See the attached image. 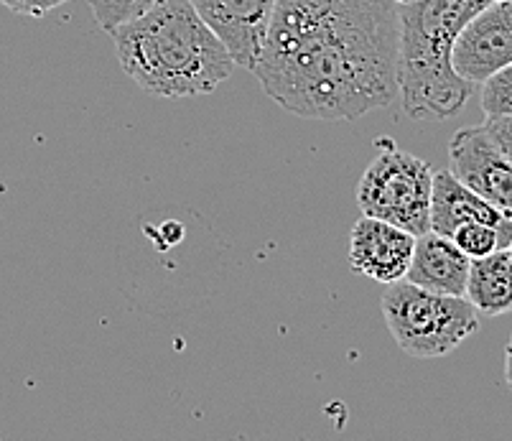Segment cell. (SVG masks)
I'll list each match as a JSON object with an SVG mask.
<instances>
[{"label": "cell", "mask_w": 512, "mask_h": 441, "mask_svg": "<svg viewBox=\"0 0 512 441\" xmlns=\"http://www.w3.org/2000/svg\"><path fill=\"white\" fill-rule=\"evenodd\" d=\"M395 0H278L253 74L306 120H357L400 95Z\"/></svg>", "instance_id": "6da1fadb"}, {"label": "cell", "mask_w": 512, "mask_h": 441, "mask_svg": "<svg viewBox=\"0 0 512 441\" xmlns=\"http://www.w3.org/2000/svg\"><path fill=\"white\" fill-rule=\"evenodd\" d=\"M110 36L125 74L153 97L209 95L237 67L192 0H164Z\"/></svg>", "instance_id": "7a4b0ae2"}, {"label": "cell", "mask_w": 512, "mask_h": 441, "mask_svg": "<svg viewBox=\"0 0 512 441\" xmlns=\"http://www.w3.org/2000/svg\"><path fill=\"white\" fill-rule=\"evenodd\" d=\"M495 0H423L400 6V100L408 118L449 120L472 100L474 85L451 67L459 31Z\"/></svg>", "instance_id": "3957f363"}, {"label": "cell", "mask_w": 512, "mask_h": 441, "mask_svg": "<svg viewBox=\"0 0 512 441\" xmlns=\"http://www.w3.org/2000/svg\"><path fill=\"white\" fill-rule=\"evenodd\" d=\"M383 317L395 345L416 360H436L479 332V311L467 296L439 294L411 281L390 283Z\"/></svg>", "instance_id": "277c9868"}, {"label": "cell", "mask_w": 512, "mask_h": 441, "mask_svg": "<svg viewBox=\"0 0 512 441\" xmlns=\"http://www.w3.org/2000/svg\"><path fill=\"white\" fill-rule=\"evenodd\" d=\"M377 153L357 184L362 215L423 235L431 230L434 171L423 159L400 151L390 138L375 143Z\"/></svg>", "instance_id": "5b68a950"}, {"label": "cell", "mask_w": 512, "mask_h": 441, "mask_svg": "<svg viewBox=\"0 0 512 441\" xmlns=\"http://www.w3.org/2000/svg\"><path fill=\"white\" fill-rule=\"evenodd\" d=\"M507 64H512V0H495L459 31L451 67L477 87Z\"/></svg>", "instance_id": "8992f818"}, {"label": "cell", "mask_w": 512, "mask_h": 441, "mask_svg": "<svg viewBox=\"0 0 512 441\" xmlns=\"http://www.w3.org/2000/svg\"><path fill=\"white\" fill-rule=\"evenodd\" d=\"M449 169L469 189L512 217V161L484 125L456 131L449 143Z\"/></svg>", "instance_id": "52a82bcc"}, {"label": "cell", "mask_w": 512, "mask_h": 441, "mask_svg": "<svg viewBox=\"0 0 512 441\" xmlns=\"http://www.w3.org/2000/svg\"><path fill=\"white\" fill-rule=\"evenodd\" d=\"M209 29L230 49L237 67L250 69L260 59L278 0H192Z\"/></svg>", "instance_id": "ba28073f"}, {"label": "cell", "mask_w": 512, "mask_h": 441, "mask_svg": "<svg viewBox=\"0 0 512 441\" xmlns=\"http://www.w3.org/2000/svg\"><path fill=\"white\" fill-rule=\"evenodd\" d=\"M416 235L377 217L362 215L349 232V266L377 283H398L408 276Z\"/></svg>", "instance_id": "9c48e42d"}, {"label": "cell", "mask_w": 512, "mask_h": 441, "mask_svg": "<svg viewBox=\"0 0 512 441\" xmlns=\"http://www.w3.org/2000/svg\"><path fill=\"white\" fill-rule=\"evenodd\" d=\"M469 268H472V258L462 253L454 238L428 230L416 238V250H413L406 281L416 283L421 289L439 291V294L464 296Z\"/></svg>", "instance_id": "30bf717a"}, {"label": "cell", "mask_w": 512, "mask_h": 441, "mask_svg": "<svg viewBox=\"0 0 512 441\" xmlns=\"http://www.w3.org/2000/svg\"><path fill=\"white\" fill-rule=\"evenodd\" d=\"M467 222L507 227L512 225V217L484 197H479L464 181L456 179L451 169L436 171L434 192H431V230L451 238L456 227L467 225Z\"/></svg>", "instance_id": "8fae6325"}, {"label": "cell", "mask_w": 512, "mask_h": 441, "mask_svg": "<svg viewBox=\"0 0 512 441\" xmlns=\"http://www.w3.org/2000/svg\"><path fill=\"white\" fill-rule=\"evenodd\" d=\"M467 296L484 317H502L512 311V261L510 253L497 250L487 258H477L469 268Z\"/></svg>", "instance_id": "7c38bea8"}, {"label": "cell", "mask_w": 512, "mask_h": 441, "mask_svg": "<svg viewBox=\"0 0 512 441\" xmlns=\"http://www.w3.org/2000/svg\"><path fill=\"white\" fill-rule=\"evenodd\" d=\"M451 238L467 258L477 261V258H487L497 250H505L512 243V225L497 227L487 225V222H467V225L456 227Z\"/></svg>", "instance_id": "4fadbf2b"}, {"label": "cell", "mask_w": 512, "mask_h": 441, "mask_svg": "<svg viewBox=\"0 0 512 441\" xmlns=\"http://www.w3.org/2000/svg\"><path fill=\"white\" fill-rule=\"evenodd\" d=\"M95 13L97 23H100L102 31H115L120 23L130 21V18L141 16L148 8L164 3V0H87Z\"/></svg>", "instance_id": "5bb4252c"}, {"label": "cell", "mask_w": 512, "mask_h": 441, "mask_svg": "<svg viewBox=\"0 0 512 441\" xmlns=\"http://www.w3.org/2000/svg\"><path fill=\"white\" fill-rule=\"evenodd\" d=\"M479 87L484 115H512V64L487 77Z\"/></svg>", "instance_id": "9a60e30c"}, {"label": "cell", "mask_w": 512, "mask_h": 441, "mask_svg": "<svg viewBox=\"0 0 512 441\" xmlns=\"http://www.w3.org/2000/svg\"><path fill=\"white\" fill-rule=\"evenodd\" d=\"M482 125L497 143V148L512 161V115H487Z\"/></svg>", "instance_id": "2e32d148"}, {"label": "cell", "mask_w": 512, "mask_h": 441, "mask_svg": "<svg viewBox=\"0 0 512 441\" xmlns=\"http://www.w3.org/2000/svg\"><path fill=\"white\" fill-rule=\"evenodd\" d=\"M64 3H69V0H0V6L3 8L18 13V16H29V18H44L46 13L64 6Z\"/></svg>", "instance_id": "e0dca14e"}, {"label": "cell", "mask_w": 512, "mask_h": 441, "mask_svg": "<svg viewBox=\"0 0 512 441\" xmlns=\"http://www.w3.org/2000/svg\"><path fill=\"white\" fill-rule=\"evenodd\" d=\"M505 380H507V385H510V391H512V337H510V342H507V347H505Z\"/></svg>", "instance_id": "ac0fdd59"}, {"label": "cell", "mask_w": 512, "mask_h": 441, "mask_svg": "<svg viewBox=\"0 0 512 441\" xmlns=\"http://www.w3.org/2000/svg\"><path fill=\"white\" fill-rule=\"evenodd\" d=\"M398 6H413V3H423V0H395Z\"/></svg>", "instance_id": "d6986e66"}, {"label": "cell", "mask_w": 512, "mask_h": 441, "mask_svg": "<svg viewBox=\"0 0 512 441\" xmlns=\"http://www.w3.org/2000/svg\"><path fill=\"white\" fill-rule=\"evenodd\" d=\"M507 253H510V261H512V243L507 245Z\"/></svg>", "instance_id": "ffe728a7"}]
</instances>
